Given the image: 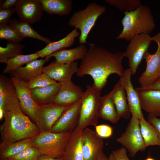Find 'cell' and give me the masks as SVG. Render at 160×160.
Segmentation results:
<instances>
[{
  "label": "cell",
  "mask_w": 160,
  "mask_h": 160,
  "mask_svg": "<svg viewBox=\"0 0 160 160\" xmlns=\"http://www.w3.org/2000/svg\"><path fill=\"white\" fill-rule=\"evenodd\" d=\"M43 11L46 13L60 16L68 15L72 9L71 0H40Z\"/></svg>",
  "instance_id": "26"
},
{
  "label": "cell",
  "mask_w": 160,
  "mask_h": 160,
  "mask_svg": "<svg viewBox=\"0 0 160 160\" xmlns=\"http://www.w3.org/2000/svg\"><path fill=\"white\" fill-rule=\"evenodd\" d=\"M105 1L120 10L124 12L134 11L141 4L140 0H105Z\"/></svg>",
  "instance_id": "33"
},
{
  "label": "cell",
  "mask_w": 160,
  "mask_h": 160,
  "mask_svg": "<svg viewBox=\"0 0 160 160\" xmlns=\"http://www.w3.org/2000/svg\"><path fill=\"white\" fill-rule=\"evenodd\" d=\"M10 79L21 110L35 122L39 105L34 100L31 89L26 85V82L15 77H11Z\"/></svg>",
  "instance_id": "11"
},
{
  "label": "cell",
  "mask_w": 160,
  "mask_h": 160,
  "mask_svg": "<svg viewBox=\"0 0 160 160\" xmlns=\"http://www.w3.org/2000/svg\"><path fill=\"white\" fill-rule=\"evenodd\" d=\"M0 39L12 43H19L23 39L15 29L7 24L0 25Z\"/></svg>",
  "instance_id": "32"
},
{
  "label": "cell",
  "mask_w": 160,
  "mask_h": 160,
  "mask_svg": "<svg viewBox=\"0 0 160 160\" xmlns=\"http://www.w3.org/2000/svg\"><path fill=\"white\" fill-rule=\"evenodd\" d=\"M152 40L157 43L158 47L154 54L147 51L144 55L146 67L138 79L142 88L150 86L160 77V31L152 37Z\"/></svg>",
  "instance_id": "9"
},
{
  "label": "cell",
  "mask_w": 160,
  "mask_h": 160,
  "mask_svg": "<svg viewBox=\"0 0 160 160\" xmlns=\"http://www.w3.org/2000/svg\"><path fill=\"white\" fill-rule=\"evenodd\" d=\"M41 155L38 148L32 146L8 159L11 160H38Z\"/></svg>",
  "instance_id": "35"
},
{
  "label": "cell",
  "mask_w": 160,
  "mask_h": 160,
  "mask_svg": "<svg viewBox=\"0 0 160 160\" xmlns=\"http://www.w3.org/2000/svg\"><path fill=\"white\" fill-rule=\"evenodd\" d=\"M108 158L103 151L98 160H108Z\"/></svg>",
  "instance_id": "44"
},
{
  "label": "cell",
  "mask_w": 160,
  "mask_h": 160,
  "mask_svg": "<svg viewBox=\"0 0 160 160\" xmlns=\"http://www.w3.org/2000/svg\"><path fill=\"white\" fill-rule=\"evenodd\" d=\"M25 46L20 42H8L5 47H0V62L6 63L7 60L22 55V50Z\"/></svg>",
  "instance_id": "31"
},
{
  "label": "cell",
  "mask_w": 160,
  "mask_h": 160,
  "mask_svg": "<svg viewBox=\"0 0 160 160\" xmlns=\"http://www.w3.org/2000/svg\"><path fill=\"white\" fill-rule=\"evenodd\" d=\"M130 41L124 54L128 59L132 75H134L152 41V37L148 34L137 35Z\"/></svg>",
  "instance_id": "8"
},
{
  "label": "cell",
  "mask_w": 160,
  "mask_h": 160,
  "mask_svg": "<svg viewBox=\"0 0 160 160\" xmlns=\"http://www.w3.org/2000/svg\"><path fill=\"white\" fill-rule=\"evenodd\" d=\"M132 74L129 69L124 70L119 80L125 90L127 103L132 116L139 120L144 117L138 91L134 89L131 81Z\"/></svg>",
  "instance_id": "15"
},
{
  "label": "cell",
  "mask_w": 160,
  "mask_h": 160,
  "mask_svg": "<svg viewBox=\"0 0 160 160\" xmlns=\"http://www.w3.org/2000/svg\"><path fill=\"white\" fill-rule=\"evenodd\" d=\"M60 87L53 101L55 103L68 106L80 100L84 92L71 80L59 82Z\"/></svg>",
  "instance_id": "16"
},
{
  "label": "cell",
  "mask_w": 160,
  "mask_h": 160,
  "mask_svg": "<svg viewBox=\"0 0 160 160\" xmlns=\"http://www.w3.org/2000/svg\"><path fill=\"white\" fill-rule=\"evenodd\" d=\"M115 105L119 117L127 119L130 112L127 99L125 89L119 80L109 93Z\"/></svg>",
  "instance_id": "19"
},
{
  "label": "cell",
  "mask_w": 160,
  "mask_h": 160,
  "mask_svg": "<svg viewBox=\"0 0 160 160\" xmlns=\"http://www.w3.org/2000/svg\"><path fill=\"white\" fill-rule=\"evenodd\" d=\"M13 86L11 79L4 75L0 74V110L4 111L5 101Z\"/></svg>",
  "instance_id": "34"
},
{
  "label": "cell",
  "mask_w": 160,
  "mask_h": 160,
  "mask_svg": "<svg viewBox=\"0 0 160 160\" xmlns=\"http://www.w3.org/2000/svg\"><path fill=\"white\" fill-rule=\"evenodd\" d=\"M137 91L142 110L149 115L160 116V91L153 89Z\"/></svg>",
  "instance_id": "18"
},
{
  "label": "cell",
  "mask_w": 160,
  "mask_h": 160,
  "mask_svg": "<svg viewBox=\"0 0 160 160\" xmlns=\"http://www.w3.org/2000/svg\"><path fill=\"white\" fill-rule=\"evenodd\" d=\"M17 0H6L0 5V8L7 9L15 6Z\"/></svg>",
  "instance_id": "42"
},
{
  "label": "cell",
  "mask_w": 160,
  "mask_h": 160,
  "mask_svg": "<svg viewBox=\"0 0 160 160\" xmlns=\"http://www.w3.org/2000/svg\"><path fill=\"white\" fill-rule=\"evenodd\" d=\"M68 106L54 103L39 105L35 122L40 132H51L53 125Z\"/></svg>",
  "instance_id": "10"
},
{
  "label": "cell",
  "mask_w": 160,
  "mask_h": 160,
  "mask_svg": "<svg viewBox=\"0 0 160 160\" xmlns=\"http://www.w3.org/2000/svg\"><path fill=\"white\" fill-rule=\"evenodd\" d=\"M101 91L93 84L88 85L81 98L80 118L75 129L83 130L88 126L97 125L98 113Z\"/></svg>",
  "instance_id": "6"
},
{
  "label": "cell",
  "mask_w": 160,
  "mask_h": 160,
  "mask_svg": "<svg viewBox=\"0 0 160 160\" xmlns=\"http://www.w3.org/2000/svg\"><path fill=\"white\" fill-rule=\"evenodd\" d=\"M71 133L41 132L31 138L33 146L38 149L41 155L60 158L65 155Z\"/></svg>",
  "instance_id": "4"
},
{
  "label": "cell",
  "mask_w": 160,
  "mask_h": 160,
  "mask_svg": "<svg viewBox=\"0 0 160 160\" xmlns=\"http://www.w3.org/2000/svg\"><path fill=\"white\" fill-rule=\"evenodd\" d=\"M117 143L127 150L131 157L147 148L140 131L139 120L132 116L125 131L116 139Z\"/></svg>",
  "instance_id": "7"
},
{
  "label": "cell",
  "mask_w": 160,
  "mask_h": 160,
  "mask_svg": "<svg viewBox=\"0 0 160 160\" xmlns=\"http://www.w3.org/2000/svg\"><path fill=\"white\" fill-rule=\"evenodd\" d=\"M121 20L123 29L116 38L117 39L130 41L135 36L151 33L155 27L151 11L147 5L141 4L135 10L124 11Z\"/></svg>",
  "instance_id": "3"
},
{
  "label": "cell",
  "mask_w": 160,
  "mask_h": 160,
  "mask_svg": "<svg viewBox=\"0 0 160 160\" xmlns=\"http://www.w3.org/2000/svg\"><path fill=\"white\" fill-rule=\"evenodd\" d=\"M57 83L47 75L43 73L31 80L26 82V85L30 89L54 84Z\"/></svg>",
  "instance_id": "36"
},
{
  "label": "cell",
  "mask_w": 160,
  "mask_h": 160,
  "mask_svg": "<svg viewBox=\"0 0 160 160\" xmlns=\"http://www.w3.org/2000/svg\"><path fill=\"white\" fill-rule=\"evenodd\" d=\"M60 87V84L57 82L49 86L30 89L34 100L37 104L40 105L53 103Z\"/></svg>",
  "instance_id": "24"
},
{
  "label": "cell",
  "mask_w": 160,
  "mask_h": 160,
  "mask_svg": "<svg viewBox=\"0 0 160 160\" xmlns=\"http://www.w3.org/2000/svg\"><path fill=\"white\" fill-rule=\"evenodd\" d=\"M16 12L15 8H0V25L7 24L11 20L12 15Z\"/></svg>",
  "instance_id": "38"
},
{
  "label": "cell",
  "mask_w": 160,
  "mask_h": 160,
  "mask_svg": "<svg viewBox=\"0 0 160 160\" xmlns=\"http://www.w3.org/2000/svg\"><path fill=\"white\" fill-rule=\"evenodd\" d=\"M39 57L36 52L29 55H21L8 59L6 63V66L3 69V72L4 74L9 73L24 64H27L37 60Z\"/></svg>",
  "instance_id": "30"
},
{
  "label": "cell",
  "mask_w": 160,
  "mask_h": 160,
  "mask_svg": "<svg viewBox=\"0 0 160 160\" xmlns=\"http://www.w3.org/2000/svg\"><path fill=\"white\" fill-rule=\"evenodd\" d=\"M38 160H65V159L64 156L60 158H55L49 156L41 155Z\"/></svg>",
  "instance_id": "43"
},
{
  "label": "cell",
  "mask_w": 160,
  "mask_h": 160,
  "mask_svg": "<svg viewBox=\"0 0 160 160\" xmlns=\"http://www.w3.org/2000/svg\"><path fill=\"white\" fill-rule=\"evenodd\" d=\"M3 110L4 121L0 127L1 142L10 143L32 138L40 133L36 124L21 110L13 86L5 101Z\"/></svg>",
  "instance_id": "2"
},
{
  "label": "cell",
  "mask_w": 160,
  "mask_h": 160,
  "mask_svg": "<svg viewBox=\"0 0 160 160\" xmlns=\"http://www.w3.org/2000/svg\"><path fill=\"white\" fill-rule=\"evenodd\" d=\"M80 32L75 28L65 37L59 41L51 42L36 52L39 57H46L60 49L71 47L73 44L75 39L79 37Z\"/></svg>",
  "instance_id": "22"
},
{
  "label": "cell",
  "mask_w": 160,
  "mask_h": 160,
  "mask_svg": "<svg viewBox=\"0 0 160 160\" xmlns=\"http://www.w3.org/2000/svg\"><path fill=\"white\" fill-rule=\"evenodd\" d=\"M9 23L23 39L26 37L33 38L42 41L47 44L52 42L49 39L39 34L29 24L19 21L15 18H12Z\"/></svg>",
  "instance_id": "28"
},
{
  "label": "cell",
  "mask_w": 160,
  "mask_h": 160,
  "mask_svg": "<svg viewBox=\"0 0 160 160\" xmlns=\"http://www.w3.org/2000/svg\"><path fill=\"white\" fill-rule=\"evenodd\" d=\"M83 160H98L103 152L104 142L95 131L88 128L83 130Z\"/></svg>",
  "instance_id": "14"
},
{
  "label": "cell",
  "mask_w": 160,
  "mask_h": 160,
  "mask_svg": "<svg viewBox=\"0 0 160 160\" xmlns=\"http://www.w3.org/2000/svg\"><path fill=\"white\" fill-rule=\"evenodd\" d=\"M81 105V99L68 106L53 125L51 132L55 133L73 132L79 122Z\"/></svg>",
  "instance_id": "12"
},
{
  "label": "cell",
  "mask_w": 160,
  "mask_h": 160,
  "mask_svg": "<svg viewBox=\"0 0 160 160\" xmlns=\"http://www.w3.org/2000/svg\"><path fill=\"white\" fill-rule=\"evenodd\" d=\"M32 146H33L31 138H25L10 143L1 142L0 159L9 158Z\"/></svg>",
  "instance_id": "27"
},
{
  "label": "cell",
  "mask_w": 160,
  "mask_h": 160,
  "mask_svg": "<svg viewBox=\"0 0 160 160\" xmlns=\"http://www.w3.org/2000/svg\"><path fill=\"white\" fill-rule=\"evenodd\" d=\"M148 121L155 129L160 141V118L157 117L152 116L148 115Z\"/></svg>",
  "instance_id": "40"
},
{
  "label": "cell",
  "mask_w": 160,
  "mask_h": 160,
  "mask_svg": "<svg viewBox=\"0 0 160 160\" xmlns=\"http://www.w3.org/2000/svg\"><path fill=\"white\" fill-rule=\"evenodd\" d=\"M49 60L44 59L36 60L21 67L9 73L11 77L17 78L26 82L43 73V65Z\"/></svg>",
  "instance_id": "21"
},
{
  "label": "cell",
  "mask_w": 160,
  "mask_h": 160,
  "mask_svg": "<svg viewBox=\"0 0 160 160\" xmlns=\"http://www.w3.org/2000/svg\"><path fill=\"white\" fill-rule=\"evenodd\" d=\"M89 45V49L81 59L76 75L79 77L90 76L93 80V84L101 91L109 76L115 73L121 77L123 75L124 52L113 53L95 44Z\"/></svg>",
  "instance_id": "1"
},
{
  "label": "cell",
  "mask_w": 160,
  "mask_h": 160,
  "mask_svg": "<svg viewBox=\"0 0 160 160\" xmlns=\"http://www.w3.org/2000/svg\"><path fill=\"white\" fill-rule=\"evenodd\" d=\"M106 8L95 2L88 4L85 9L74 12L69 19V25L80 31V44L87 43L86 39L99 17L106 11Z\"/></svg>",
  "instance_id": "5"
},
{
  "label": "cell",
  "mask_w": 160,
  "mask_h": 160,
  "mask_svg": "<svg viewBox=\"0 0 160 160\" xmlns=\"http://www.w3.org/2000/svg\"><path fill=\"white\" fill-rule=\"evenodd\" d=\"M83 130L74 129L71 132L65 152V160H83Z\"/></svg>",
  "instance_id": "20"
},
{
  "label": "cell",
  "mask_w": 160,
  "mask_h": 160,
  "mask_svg": "<svg viewBox=\"0 0 160 160\" xmlns=\"http://www.w3.org/2000/svg\"><path fill=\"white\" fill-rule=\"evenodd\" d=\"M15 7L22 22L32 24L42 18L43 10L40 0H17Z\"/></svg>",
  "instance_id": "13"
},
{
  "label": "cell",
  "mask_w": 160,
  "mask_h": 160,
  "mask_svg": "<svg viewBox=\"0 0 160 160\" xmlns=\"http://www.w3.org/2000/svg\"><path fill=\"white\" fill-rule=\"evenodd\" d=\"M78 63L69 64L57 63L55 60L43 68V72L50 78L58 82L71 80L73 75L78 71Z\"/></svg>",
  "instance_id": "17"
},
{
  "label": "cell",
  "mask_w": 160,
  "mask_h": 160,
  "mask_svg": "<svg viewBox=\"0 0 160 160\" xmlns=\"http://www.w3.org/2000/svg\"><path fill=\"white\" fill-rule=\"evenodd\" d=\"M145 160H155L154 159L148 156Z\"/></svg>",
  "instance_id": "46"
},
{
  "label": "cell",
  "mask_w": 160,
  "mask_h": 160,
  "mask_svg": "<svg viewBox=\"0 0 160 160\" xmlns=\"http://www.w3.org/2000/svg\"><path fill=\"white\" fill-rule=\"evenodd\" d=\"M108 160H115L111 153L110 154Z\"/></svg>",
  "instance_id": "45"
},
{
  "label": "cell",
  "mask_w": 160,
  "mask_h": 160,
  "mask_svg": "<svg viewBox=\"0 0 160 160\" xmlns=\"http://www.w3.org/2000/svg\"><path fill=\"white\" fill-rule=\"evenodd\" d=\"M0 160H11L8 158H5L0 159Z\"/></svg>",
  "instance_id": "47"
},
{
  "label": "cell",
  "mask_w": 160,
  "mask_h": 160,
  "mask_svg": "<svg viewBox=\"0 0 160 160\" xmlns=\"http://www.w3.org/2000/svg\"><path fill=\"white\" fill-rule=\"evenodd\" d=\"M95 132L97 135L102 138H108L112 135L113 129L111 126L105 124L97 125L95 126Z\"/></svg>",
  "instance_id": "37"
},
{
  "label": "cell",
  "mask_w": 160,
  "mask_h": 160,
  "mask_svg": "<svg viewBox=\"0 0 160 160\" xmlns=\"http://www.w3.org/2000/svg\"><path fill=\"white\" fill-rule=\"evenodd\" d=\"M111 153L115 160H130L127 156V149L123 147L113 151Z\"/></svg>",
  "instance_id": "39"
},
{
  "label": "cell",
  "mask_w": 160,
  "mask_h": 160,
  "mask_svg": "<svg viewBox=\"0 0 160 160\" xmlns=\"http://www.w3.org/2000/svg\"><path fill=\"white\" fill-rule=\"evenodd\" d=\"M139 120L141 132L146 147L155 145L160 147V141L154 127L144 117Z\"/></svg>",
  "instance_id": "29"
},
{
  "label": "cell",
  "mask_w": 160,
  "mask_h": 160,
  "mask_svg": "<svg viewBox=\"0 0 160 160\" xmlns=\"http://www.w3.org/2000/svg\"><path fill=\"white\" fill-rule=\"evenodd\" d=\"M136 89L137 90L144 89H153L160 91V77L152 85L150 86L143 88L139 87L136 88Z\"/></svg>",
  "instance_id": "41"
},
{
  "label": "cell",
  "mask_w": 160,
  "mask_h": 160,
  "mask_svg": "<svg viewBox=\"0 0 160 160\" xmlns=\"http://www.w3.org/2000/svg\"><path fill=\"white\" fill-rule=\"evenodd\" d=\"M87 49L84 44H80L76 47L69 49H63L57 51L45 57L49 60L52 57L55 58L58 63L69 64L78 59H81L87 53Z\"/></svg>",
  "instance_id": "23"
},
{
  "label": "cell",
  "mask_w": 160,
  "mask_h": 160,
  "mask_svg": "<svg viewBox=\"0 0 160 160\" xmlns=\"http://www.w3.org/2000/svg\"><path fill=\"white\" fill-rule=\"evenodd\" d=\"M98 113L99 118L116 123L120 119L115 105L108 94L101 97Z\"/></svg>",
  "instance_id": "25"
}]
</instances>
